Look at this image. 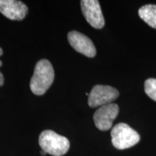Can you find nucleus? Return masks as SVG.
I'll return each mask as SVG.
<instances>
[{
  "instance_id": "nucleus-1",
  "label": "nucleus",
  "mask_w": 156,
  "mask_h": 156,
  "mask_svg": "<svg viewBox=\"0 0 156 156\" xmlns=\"http://www.w3.org/2000/svg\"><path fill=\"white\" fill-rule=\"evenodd\" d=\"M54 80V71L52 64L47 59L40 60L37 62L31 78V91L36 95H44L51 86Z\"/></svg>"
},
{
  "instance_id": "nucleus-2",
  "label": "nucleus",
  "mask_w": 156,
  "mask_h": 156,
  "mask_svg": "<svg viewBox=\"0 0 156 156\" xmlns=\"http://www.w3.org/2000/svg\"><path fill=\"white\" fill-rule=\"evenodd\" d=\"M38 143L42 151L54 156L65 155L69 151V141L65 136L52 130H45L39 136Z\"/></svg>"
},
{
  "instance_id": "nucleus-3",
  "label": "nucleus",
  "mask_w": 156,
  "mask_h": 156,
  "mask_svg": "<svg viewBox=\"0 0 156 156\" xmlns=\"http://www.w3.org/2000/svg\"><path fill=\"white\" fill-rule=\"evenodd\" d=\"M112 142L116 149L124 150L135 145L140 142V134L128 124L119 123L114 126L112 132Z\"/></svg>"
},
{
  "instance_id": "nucleus-4",
  "label": "nucleus",
  "mask_w": 156,
  "mask_h": 156,
  "mask_svg": "<svg viewBox=\"0 0 156 156\" xmlns=\"http://www.w3.org/2000/svg\"><path fill=\"white\" fill-rule=\"evenodd\" d=\"M119 93L114 87L108 85H97L93 87L88 95V105L91 108H96L110 104L116 100Z\"/></svg>"
},
{
  "instance_id": "nucleus-5",
  "label": "nucleus",
  "mask_w": 156,
  "mask_h": 156,
  "mask_svg": "<svg viewBox=\"0 0 156 156\" xmlns=\"http://www.w3.org/2000/svg\"><path fill=\"white\" fill-rule=\"evenodd\" d=\"M119 108L116 103H110L98 108L93 116L95 125L101 131H107L112 128L113 122L118 116Z\"/></svg>"
},
{
  "instance_id": "nucleus-6",
  "label": "nucleus",
  "mask_w": 156,
  "mask_h": 156,
  "mask_svg": "<svg viewBox=\"0 0 156 156\" xmlns=\"http://www.w3.org/2000/svg\"><path fill=\"white\" fill-rule=\"evenodd\" d=\"M81 8L84 17L91 26L101 29L105 25L104 17L99 2L97 0H83Z\"/></svg>"
},
{
  "instance_id": "nucleus-7",
  "label": "nucleus",
  "mask_w": 156,
  "mask_h": 156,
  "mask_svg": "<svg viewBox=\"0 0 156 156\" xmlns=\"http://www.w3.org/2000/svg\"><path fill=\"white\" fill-rule=\"evenodd\" d=\"M69 44L75 51L87 57L92 58L96 55V48L92 41L81 33L70 31L67 36Z\"/></svg>"
},
{
  "instance_id": "nucleus-8",
  "label": "nucleus",
  "mask_w": 156,
  "mask_h": 156,
  "mask_svg": "<svg viewBox=\"0 0 156 156\" xmlns=\"http://www.w3.org/2000/svg\"><path fill=\"white\" fill-rule=\"evenodd\" d=\"M28 7L23 2L0 0V12L12 20H22L28 13Z\"/></svg>"
},
{
  "instance_id": "nucleus-9",
  "label": "nucleus",
  "mask_w": 156,
  "mask_h": 156,
  "mask_svg": "<svg viewBox=\"0 0 156 156\" xmlns=\"http://www.w3.org/2000/svg\"><path fill=\"white\" fill-rule=\"evenodd\" d=\"M139 16L148 25L156 29V5H147L139 9Z\"/></svg>"
},
{
  "instance_id": "nucleus-10",
  "label": "nucleus",
  "mask_w": 156,
  "mask_h": 156,
  "mask_svg": "<svg viewBox=\"0 0 156 156\" xmlns=\"http://www.w3.org/2000/svg\"><path fill=\"white\" fill-rule=\"evenodd\" d=\"M145 91L148 97L156 101V79L150 78L145 81Z\"/></svg>"
},
{
  "instance_id": "nucleus-11",
  "label": "nucleus",
  "mask_w": 156,
  "mask_h": 156,
  "mask_svg": "<svg viewBox=\"0 0 156 156\" xmlns=\"http://www.w3.org/2000/svg\"><path fill=\"white\" fill-rule=\"evenodd\" d=\"M4 82H5V79H4V76L2 74L1 72H0V87L2 86Z\"/></svg>"
},
{
  "instance_id": "nucleus-12",
  "label": "nucleus",
  "mask_w": 156,
  "mask_h": 156,
  "mask_svg": "<svg viewBox=\"0 0 156 156\" xmlns=\"http://www.w3.org/2000/svg\"><path fill=\"white\" fill-rule=\"evenodd\" d=\"M2 54H3V50L2 48L0 47V56L2 55ZM2 62L1 60H0V67H2Z\"/></svg>"
},
{
  "instance_id": "nucleus-13",
  "label": "nucleus",
  "mask_w": 156,
  "mask_h": 156,
  "mask_svg": "<svg viewBox=\"0 0 156 156\" xmlns=\"http://www.w3.org/2000/svg\"><path fill=\"white\" fill-rule=\"evenodd\" d=\"M41 154L42 155H46L47 153H46L44 151H41Z\"/></svg>"
}]
</instances>
